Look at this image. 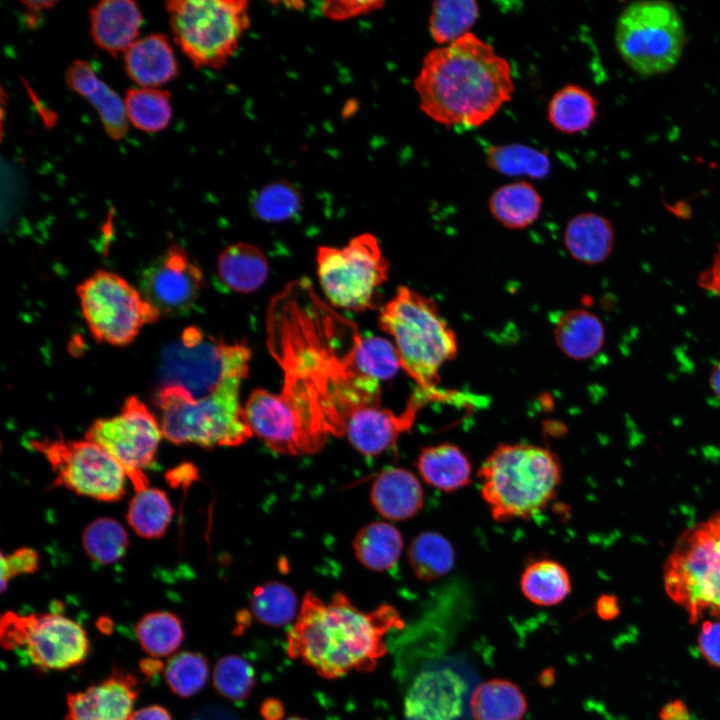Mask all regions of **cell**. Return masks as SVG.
<instances>
[{"label": "cell", "mask_w": 720, "mask_h": 720, "mask_svg": "<svg viewBox=\"0 0 720 720\" xmlns=\"http://www.w3.org/2000/svg\"><path fill=\"white\" fill-rule=\"evenodd\" d=\"M268 323L284 385L305 389L319 401L331 434L342 435L357 409L380 404L379 382L355 367L361 338L345 350L337 345L353 323L319 301L307 281L292 282L272 300Z\"/></svg>", "instance_id": "cell-1"}, {"label": "cell", "mask_w": 720, "mask_h": 720, "mask_svg": "<svg viewBox=\"0 0 720 720\" xmlns=\"http://www.w3.org/2000/svg\"><path fill=\"white\" fill-rule=\"evenodd\" d=\"M414 89L434 122L475 128L512 99L515 85L509 62L470 32L425 55Z\"/></svg>", "instance_id": "cell-2"}, {"label": "cell", "mask_w": 720, "mask_h": 720, "mask_svg": "<svg viewBox=\"0 0 720 720\" xmlns=\"http://www.w3.org/2000/svg\"><path fill=\"white\" fill-rule=\"evenodd\" d=\"M403 625L390 605L364 612L340 592L329 602L307 592L287 634V654L325 679L371 672L387 653L386 635Z\"/></svg>", "instance_id": "cell-3"}, {"label": "cell", "mask_w": 720, "mask_h": 720, "mask_svg": "<svg viewBox=\"0 0 720 720\" xmlns=\"http://www.w3.org/2000/svg\"><path fill=\"white\" fill-rule=\"evenodd\" d=\"M558 456L537 445L499 444L478 476L481 495L496 521L528 519L554 499L561 482Z\"/></svg>", "instance_id": "cell-4"}, {"label": "cell", "mask_w": 720, "mask_h": 720, "mask_svg": "<svg viewBox=\"0 0 720 720\" xmlns=\"http://www.w3.org/2000/svg\"><path fill=\"white\" fill-rule=\"evenodd\" d=\"M379 326L394 341L402 369L425 392L436 389L439 370L456 357L457 337L436 304L417 291L401 286L383 306Z\"/></svg>", "instance_id": "cell-5"}, {"label": "cell", "mask_w": 720, "mask_h": 720, "mask_svg": "<svg viewBox=\"0 0 720 720\" xmlns=\"http://www.w3.org/2000/svg\"><path fill=\"white\" fill-rule=\"evenodd\" d=\"M241 384L232 382L197 399L180 386L160 385L156 403L163 436L175 444L204 448L242 444L253 433L239 402Z\"/></svg>", "instance_id": "cell-6"}, {"label": "cell", "mask_w": 720, "mask_h": 720, "mask_svg": "<svg viewBox=\"0 0 720 720\" xmlns=\"http://www.w3.org/2000/svg\"><path fill=\"white\" fill-rule=\"evenodd\" d=\"M165 8L175 43L198 68L223 67L250 25L245 0H171Z\"/></svg>", "instance_id": "cell-7"}, {"label": "cell", "mask_w": 720, "mask_h": 720, "mask_svg": "<svg viewBox=\"0 0 720 720\" xmlns=\"http://www.w3.org/2000/svg\"><path fill=\"white\" fill-rule=\"evenodd\" d=\"M250 350L228 343L196 327L183 330L160 356L161 385H176L193 398H203L248 375Z\"/></svg>", "instance_id": "cell-8"}, {"label": "cell", "mask_w": 720, "mask_h": 720, "mask_svg": "<svg viewBox=\"0 0 720 720\" xmlns=\"http://www.w3.org/2000/svg\"><path fill=\"white\" fill-rule=\"evenodd\" d=\"M615 43L624 62L638 75L669 72L679 62L686 43L682 17L667 1L630 3L617 19Z\"/></svg>", "instance_id": "cell-9"}, {"label": "cell", "mask_w": 720, "mask_h": 720, "mask_svg": "<svg viewBox=\"0 0 720 720\" xmlns=\"http://www.w3.org/2000/svg\"><path fill=\"white\" fill-rule=\"evenodd\" d=\"M665 589L691 622L720 619V514L684 533L664 570Z\"/></svg>", "instance_id": "cell-10"}, {"label": "cell", "mask_w": 720, "mask_h": 720, "mask_svg": "<svg viewBox=\"0 0 720 720\" xmlns=\"http://www.w3.org/2000/svg\"><path fill=\"white\" fill-rule=\"evenodd\" d=\"M316 263L321 289L333 306L352 311L375 307L389 265L372 234H360L341 248L321 246Z\"/></svg>", "instance_id": "cell-11"}, {"label": "cell", "mask_w": 720, "mask_h": 720, "mask_svg": "<svg viewBox=\"0 0 720 720\" xmlns=\"http://www.w3.org/2000/svg\"><path fill=\"white\" fill-rule=\"evenodd\" d=\"M76 291L88 329L100 343L126 346L161 316L140 290L113 272H95Z\"/></svg>", "instance_id": "cell-12"}, {"label": "cell", "mask_w": 720, "mask_h": 720, "mask_svg": "<svg viewBox=\"0 0 720 720\" xmlns=\"http://www.w3.org/2000/svg\"><path fill=\"white\" fill-rule=\"evenodd\" d=\"M3 647L21 649L42 670H65L82 663L90 642L76 621L58 613L20 615L12 611L1 618Z\"/></svg>", "instance_id": "cell-13"}, {"label": "cell", "mask_w": 720, "mask_h": 720, "mask_svg": "<svg viewBox=\"0 0 720 720\" xmlns=\"http://www.w3.org/2000/svg\"><path fill=\"white\" fill-rule=\"evenodd\" d=\"M31 445L47 459L54 486L100 501H118L125 494L122 466L100 445L85 440H33Z\"/></svg>", "instance_id": "cell-14"}, {"label": "cell", "mask_w": 720, "mask_h": 720, "mask_svg": "<svg viewBox=\"0 0 720 720\" xmlns=\"http://www.w3.org/2000/svg\"><path fill=\"white\" fill-rule=\"evenodd\" d=\"M162 435L160 424L146 404L130 396L117 415L95 420L85 437L104 448L139 491L148 487L144 470L153 465Z\"/></svg>", "instance_id": "cell-15"}, {"label": "cell", "mask_w": 720, "mask_h": 720, "mask_svg": "<svg viewBox=\"0 0 720 720\" xmlns=\"http://www.w3.org/2000/svg\"><path fill=\"white\" fill-rule=\"evenodd\" d=\"M472 687L464 664L450 659L428 664L407 690L406 720H467Z\"/></svg>", "instance_id": "cell-16"}, {"label": "cell", "mask_w": 720, "mask_h": 720, "mask_svg": "<svg viewBox=\"0 0 720 720\" xmlns=\"http://www.w3.org/2000/svg\"><path fill=\"white\" fill-rule=\"evenodd\" d=\"M204 276L186 250L174 244L142 272L140 292L161 315L188 313L203 288Z\"/></svg>", "instance_id": "cell-17"}, {"label": "cell", "mask_w": 720, "mask_h": 720, "mask_svg": "<svg viewBox=\"0 0 720 720\" xmlns=\"http://www.w3.org/2000/svg\"><path fill=\"white\" fill-rule=\"evenodd\" d=\"M243 409L252 433L275 452L312 454L322 448L307 430L297 410L281 394L255 389Z\"/></svg>", "instance_id": "cell-18"}, {"label": "cell", "mask_w": 720, "mask_h": 720, "mask_svg": "<svg viewBox=\"0 0 720 720\" xmlns=\"http://www.w3.org/2000/svg\"><path fill=\"white\" fill-rule=\"evenodd\" d=\"M435 398L418 388L406 409L399 415L389 409L371 405L357 409L347 420L344 434L351 445L365 456H377L390 448L400 434L408 431L425 400Z\"/></svg>", "instance_id": "cell-19"}, {"label": "cell", "mask_w": 720, "mask_h": 720, "mask_svg": "<svg viewBox=\"0 0 720 720\" xmlns=\"http://www.w3.org/2000/svg\"><path fill=\"white\" fill-rule=\"evenodd\" d=\"M137 695L135 676L115 671L100 683L68 694L64 720H128Z\"/></svg>", "instance_id": "cell-20"}, {"label": "cell", "mask_w": 720, "mask_h": 720, "mask_svg": "<svg viewBox=\"0 0 720 720\" xmlns=\"http://www.w3.org/2000/svg\"><path fill=\"white\" fill-rule=\"evenodd\" d=\"M90 31L98 48L116 57L136 42L143 21L136 2L104 0L90 11Z\"/></svg>", "instance_id": "cell-21"}, {"label": "cell", "mask_w": 720, "mask_h": 720, "mask_svg": "<svg viewBox=\"0 0 720 720\" xmlns=\"http://www.w3.org/2000/svg\"><path fill=\"white\" fill-rule=\"evenodd\" d=\"M65 81L94 107L110 138L120 140L126 135L128 118L124 99L95 74L88 62H72L65 72Z\"/></svg>", "instance_id": "cell-22"}, {"label": "cell", "mask_w": 720, "mask_h": 720, "mask_svg": "<svg viewBox=\"0 0 720 720\" xmlns=\"http://www.w3.org/2000/svg\"><path fill=\"white\" fill-rule=\"evenodd\" d=\"M370 500L385 519L402 521L421 510L424 493L415 474L404 468L391 467L379 473L373 481Z\"/></svg>", "instance_id": "cell-23"}, {"label": "cell", "mask_w": 720, "mask_h": 720, "mask_svg": "<svg viewBox=\"0 0 720 720\" xmlns=\"http://www.w3.org/2000/svg\"><path fill=\"white\" fill-rule=\"evenodd\" d=\"M125 70L142 88H157L175 79L178 63L164 34L154 33L138 39L124 53Z\"/></svg>", "instance_id": "cell-24"}, {"label": "cell", "mask_w": 720, "mask_h": 720, "mask_svg": "<svg viewBox=\"0 0 720 720\" xmlns=\"http://www.w3.org/2000/svg\"><path fill=\"white\" fill-rule=\"evenodd\" d=\"M614 229L604 216L582 212L572 217L565 226L563 243L569 255L586 265L603 263L612 253Z\"/></svg>", "instance_id": "cell-25"}, {"label": "cell", "mask_w": 720, "mask_h": 720, "mask_svg": "<svg viewBox=\"0 0 720 720\" xmlns=\"http://www.w3.org/2000/svg\"><path fill=\"white\" fill-rule=\"evenodd\" d=\"M553 335L559 350L573 360L590 359L605 344L602 321L585 309H572L560 314L554 322Z\"/></svg>", "instance_id": "cell-26"}, {"label": "cell", "mask_w": 720, "mask_h": 720, "mask_svg": "<svg viewBox=\"0 0 720 720\" xmlns=\"http://www.w3.org/2000/svg\"><path fill=\"white\" fill-rule=\"evenodd\" d=\"M416 466L427 484L442 491H455L471 482V462L461 448L452 443L423 448Z\"/></svg>", "instance_id": "cell-27"}, {"label": "cell", "mask_w": 720, "mask_h": 720, "mask_svg": "<svg viewBox=\"0 0 720 720\" xmlns=\"http://www.w3.org/2000/svg\"><path fill=\"white\" fill-rule=\"evenodd\" d=\"M269 272L265 254L256 246L239 242L219 254L217 275L225 287L239 293L259 289Z\"/></svg>", "instance_id": "cell-28"}, {"label": "cell", "mask_w": 720, "mask_h": 720, "mask_svg": "<svg viewBox=\"0 0 720 720\" xmlns=\"http://www.w3.org/2000/svg\"><path fill=\"white\" fill-rule=\"evenodd\" d=\"M542 206L541 194L525 180L498 187L488 199L491 216L502 226L513 230L532 225L538 219Z\"/></svg>", "instance_id": "cell-29"}, {"label": "cell", "mask_w": 720, "mask_h": 720, "mask_svg": "<svg viewBox=\"0 0 720 720\" xmlns=\"http://www.w3.org/2000/svg\"><path fill=\"white\" fill-rule=\"evenodd\" d=\"M546 115L555 130L574 135L589 129L596 121L598 102L588 89L566 84L550 98Z\"/></svg>", "instance_id": "cell-30"}, {"label": "cell", "mask_w": 720, "mask_h": 720, "mask_svg": "<svg viewBox=\"0 0 720 720\" xmlns=\"http://www.w3.org/2000/svg\"><path fill=\"white\" fill-rule=\"evenodd\" d=\"M527 705L526 697L517 684L494 678L474 688L470 712L474 720H522Z\"/></svg>", "instance_id": "cell-31"}, {"label": "cell", "mask_w": 720, "mask_h": 720, "mask_svg": "<svg viewBox=\"0 0 720 720\" xmlns=\"http://www.w3.org/2000/svg\"><path fill=\"white\" fill-rule=\"evenodd\" d=\"M358 561L367 569L387 571L398 562L403 550L401 533L387 522H372L361 528L353 540Z\"/></svg>", "instance_id": "cell-32"}, {"label": "cell", "mask_w": 720, "mask_h": 720, "mask_svg": "<svg viewBox=\"0 0 720 720\" xmlns=\"http://www.w3.org/2000/svg\"><path fill=\"white\" fill-rule=\"evenodd\" d=\"M567 569L551 559L530 562L520 578L523 595L533 604L550 607L561 603L571 592Z\"/></svg>", "instance_id": "cell-33"}, {"label": "cell", "mask_w": 720, "mask_h": 720, "mask_svg": "<svg viewBox=\"0 0 720 720\" xmlns=\"http://www.w3.org/2000/svg\"><path fill=\"white\" fill-rule=\"evenodd\" d=\"M485 159L490 169L505 176L540 179L551 170L547 152L521 143L489 146Z\"/></svg>", "instance_id": "cell-34"}, {"label": "cell", "mask_w": 720, "mask_h": 720, "mask_svg": "<svg viewBox=\"0 0 720 720\" xmlns=\"http://www.w3.org/2000/svg\"><path fill=\"white\" fill-rule=\"evenodd\" d=\"M174 510L167 494L157 488L135 491L127 510V521L140 537L153 539L163 536L172 520Z\"/></svg>", "instance_id": "cell-35"}, {"label": "cell", "mask_w": 720, "mask_h": 720, "mask_svg": "<svg viewBox=\"0 0 720 720\" xmlns=\"http://www.w3.org/2000/svg\"><path fill=\"white\" fill-rule=\"evenodd\" d=\"M408 562L418 579L434 581L452 570L455 551L442 534L426 531L412 540L408 549Z\"/></svg>", "instance_id": "cell-36"}, {"label": "cell", "mask_w": 720, "mask_h": 720, "mask_svg": "<svg viewBox=\"0 0 720 720\" xmlns=\"http://www.w3.org/2000/svg\"><path fill=\"white\" fill-rule=\"evenodd\" d=\"M480 8L474 0H439L431 5L428 29L435 43L445 46L464 35L476 23Z\"/></svg>", "instance_id": "cell-37"}, {"label": "cell", "mask_w": 720, "mask_h": 720, "mask_svg": "<svg viewBox=\"0 0 720 720\" xmlns=\"http://www.w3.org/2000/svg\"><path fill=\"white\" fill-rule=\"evenodd\" d=\"M170 93L158 88H131L124 98L128 121L144 132L165 129L172 117Z\"/></svg>", "instance_id": "cell-38"}, {"label": "cell", "mask_w": 720, "mask_h": 720, "mask_svg": "<svg viewBox=\"0 0 720 720\" xmlns=\"http://www.w3.org/2000/svg\"><path fill=\"white\" fill-rule=\"evenodd\" d=\"M135 632L142 649L152 657L171 655L184 639L180 619L167 611L145 614L137 622Z\"/></svg>", "instance_id": "cell-39"}, {"label": "cell", "mask_w": 720, "mask_h": 720, "mask_svg": "<svg viewBox=\"0 0 720 720\" xmlns=\"http://www.w3.org/2000/svg\"><path fill=\"white\" fill-rule=\"evenodd\" d=\"M250 608L258 622L273 627L289 624L299 612L293 589L278 581L257 586L250 597Z\"/></svg>", "instance_id": "cell-40"}, {"label": "cell", "mask_w": 720, "mask_h": 720, "mask_svg": "<svg viewBox=\"0 0 720 720\" xmlns=\"http://www.w3.org/2000/svg\"><path fill=\"white\" fill-rule=\"evenodd\" d=\"M82 543L91 560L99 564H111L126 553L128 536L116 520L99 518L86 527L82 534Z\"/></svg>", "instance_id": "cell-41"}, {"label": "cell", "mask_w": 720, "mask_h": 720, "mask_svg": "<svg viewBox=\"0 0 720 720\" xmlns=\"http://www.w3.org/2000/svg\"><path fill=\"white\" fill-rule=\"evenodd\" d=\"M355 367L364 376L376 381L394 377L401 362L395 346L385 338H361L355 351Z\"/></svg>", "instance_id": "cell-42"}, {"label": "cell", "mask_w": 720, "mask_h": 720, "mask_svg": "<svg viewBox=\"0 0 720 720\" xmlns=\"http://www.w3.org/2000/svg\"><path fill=\"white\" fill-rule=\"evenodd\" d=\"M208 675L207 659L200 653L190 651L171 657L164 670L169 688L183 698L198 693L205 686Z\"/></svg>", "instance_id": "cell-43"}, {"label": "cell", "mask_w": 720, "mask_h": 720, "mask_svg": "<svg viewBox=\"0 0 720 720\" xmlns=\"http://www.w3.org/2000/svg\"><path fill=\"white\" fill-rule=\"evenodd\" d=\"M256 683L253 666L239 655L221 657L213 672V684L216 691L232 701L246 699Z\"/></svg>", "instance_id": "cell-44"}, {"label": "cell", "mask_w": 720, "mask_h": 720, "mask_svg": "<svg viewBox=\"0 0 720 720\" xmlns=\"http://www.w3.org/2000/svg\"><path fill=\"white\" fill-rule=\"evenodd\" d=\"M301 204L299 193L289 184L275 183L262 188L252 201L255 215L266 222L294 217Z\"/></svg>", "instance_id": "cell-45"}, {"label": "cell", "mask_w": 720, "mask_h": 720, "mask_svg": "<svg viewBox=\"0 0 720 720\" xmlns=\"http://www.w3.org/2000/svg\"><path fill=\"white\" fill-rule=\"evenodd\" d=\"M38 568V554L31 548H20L11 554L1 555V586L19 574H28Z\"/></svg>", "instance_id": "cell-46"}, {"label": "cell", "mask_w": 720, "mask_h": 720, "mask_svg": "<svg viewBox=\"0 0 720 720\" xmlns=\"http://www.w3.org/2000/svg\"><path fill=\"white\" fill-rule=\"evenodd\" d=\"M698 648L709 664L720 667V619L702 624L698 635Z\"/></svg>", "instance_id": "cell-47"}, {"label": "cell", "mask_w": 720, "mask_h": 720, "mask_svg": "<svg viewBox=\"0 0 720 720\" xmlns=\"http://www.w3.org/2000/svg\"><path fill=\"white\" fill-rule=\"evenodd\" d=\"M378 2L338 1L325 2L323 11L334 19H345L373 10Z\"/></svg>", "instance_id": "cell-48"}, {"label": "cell", "mask_w": 720, "mask_h": 720, "mask_svg": "<svg viewBox=\"0 0 720 720\" xmlns=\"http://www.w3.org/2000/svg\"><path fill=\"white\" fill-rule=\"evenodd\" d=\"M698 285L720 299V241L711 263L699 274Z\"/></svg>", "instance_id": "cell-49"}, {"label": "cell", "mask_w": 720, "mask_h": 720, "mask_svg": "<svg viewBox=\"0 0 720 720\" xmlns=\"http://www.w3.org/2000/svg\"><path fill=\"white\" fill-rule=\"evenodd\" d=\"M166 478L173 487H187L198 478V473L192 464L185 463L169 471Z\"/></svg>", "instance_id": "cell-50"}, {"label": "cell", "mask_w": 720, "mask_h": 720, "mask_svg": "<svg viewBox=\"0 0 720 720\" xmlns=\"http://www.w3.org/2000/svg\"><path fill=\"white\" fill-rule=\"evenodd\" d=\"M128 720H172V718L164 707L150 705L132 712Z\"/></svg>", "instance_id": "cell-51"}, {"label": "cell", "mask_w": 720, "mask_h": 720, "mask_svg": "<svg viewBox=\"0 0 720 720\" xmlns=\"http://www.w3.org/2000/svg\"><path fill=\"white\" fill-rule=\"evenodd\" d=\"M659 717L661 720H690L688 708L681 700H674L666 704Z\"/></svg>", "instance_id": "cell-52"}, {"label": "cell", "mask_w": 720, "mask_h": 720, "mask_svg": "<svg viewBox=\"0 0 720 720\" xmlns=\"http://www.w3.org/2000/svg\"><path fill=\"white\" fill-rule=\"evenodd\" d=\"M596 611L603 620H612L619 614L618 601L613 595H602L596 603Z\"/></svg>", "instance_id": "cell-53"}, {"label": "cell", "mask_w": 720, "mask_h": 720, "mask_svg": "<svg viewBox=\"0 0 720 720\" xmlns=\"http://www.w3.org/2000/svg\"><path fill=\"white\" fill-rule=\"evenodd\" d=\"M260 714L263 720H284L285 708L276 698H267L261 704Z\"/></svg>", "instance_id": "cell-54"}, {"label": "cell", "mask_w": 720, "mask_h": 720, "mask_svg": "<svg viewBox=\"0 0 720 720\" xmlns=\"http://www.w3.org/2000/svg\"><path fill=\"white\" fill-rule=\"evenodd\" d=\"M709 386L712 392L720 399V360L714 364L710 371Z\"/></svg>", "instance_id": "cell-55"}, {"label": "cell", "mask_w": 720, "mask_h": 720, "mask_svg": "<svg viewBox=\"0 0 720 720\" xmlns=\"http://www.w3.org/2000/svg\"><path fill=\"white\" fill-rule=\"evenodd\" d=\"M555 680L556 671L552 667L544 669L538 677V682L542 687L545 688L551 687L554 684Z\"/></svg>", "instance_id": "cell-56"}, {"label": "cell", "mask_w": 720, "mask_h": 720, "mask_svg": "<svg viewBox=\"0 0 720 720\" xmlns=\"http://www.w3.org/2000/svg\"><path fill=\"white\" fill-rule=\"evenodd\" d=\"M23 5H25L28 9L31 11H42L44 9L51 8L54 6L57 2L56 1H22Z\"/></svg>", "instance_id": "cell-57"}, {"label": "cell", "mask_w": 720, "mask_h": 720, "mask_svg": "<svg viewBox=\"0 0 720 720\" xmlns=\"http://www.w3.org/2000/svg\"><path fill=\"white\" fill-rule=\"evenodd\" d=\"M284 720H306V719L301 718V717H299V716H291V717H289V718H287V719H284Z\"/></svg>", "instance_id": "cell-58"}]
</instances>
